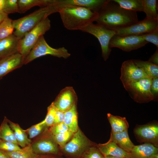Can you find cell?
<instances>
[{
	"label": "cell",
	"mask_w": 158,
	"mask_h": 158,
	"mask_svg": "<svg viewBox=\"0 0 158 158\" xmlns=\"http://www.w3.org/2000/svg\"><path fill=\"white\" fill-rule=\"evenodd\" d=\"M138 21L137 12L122 8L113 0H108L98 13L95 22L114 30L132 25Z\"/></svg>",
	"instance_id": "cell-1"
},
{
	"label": "cell",
	"mask_w": 158,
	"mask_h": 158,
	"mask_svg": "<svg viewBox=\"0 0 158 158\" xmlns=\"http://www.w3.org/2000/svg\"><path fill=\"white\" fill-rule=\"evenodd\" d=\"M58 12L64 27L70 30H80L96 21L98 16L97 12L76 6H64Z\"/></svg>",
	"instance_id": "cell-2"
},
{
	"label": "cell",
	"mask_w": 158,
	"mask_h": 158,
	"mask_svg": "<svg viewBox=\"0 0 158 158\" xmlns=\"http://www.w3.org/2000/svg\"><path fill=\"white\" fill-rule=\"evenodd\" d=\"M59 10L56 5H50L41 7L23 17L13 20V25L15 29L13 34L19 39H21L41 21L50 15L58 12Z\"/></svg>",
	"instance_id": "cell-3"
},
{
	"label": "cell",
	"mask_w": 158,
	"mask_h": 158,
	"mask_svg": "<svg viewBox=\"0 0 158 158\" xmlns=\"http://www.w3.org/2000/svg\"><path fill=\"white\" fill-rule=\"evenodd\" d=\"M51 27V21L47 17L41 21L19 40L18 52L22 55L24 59L40 37L49 30Z\"/></svg>",
	"instance_id": "cell-4"
},
{
	"label": "cell",
	"mask_w": 158,
	"mask_h": 158,
	"mask_svg": "<svg viewBox=\"0 0 158 158\" xmlns=\"http://www.w3.org/2000/svg\"><path fill=\"white\" fill-rule=\"evenodd\" d=\"M80 30L91 34L97 38L101 46L102 56L104 61H107L111 51L109 44L111 38L116 35L115 30L97 23H92Z\"/></svg>",
	"instance_id": "cell-5"
},
{
	"label": "cell",
	"mask_w": 158,
	"mask_h": 158,
	"mask_svg": "<svg viewBox=\"0 0 158 158\" xmlns=\"http://www.w3.org/2000/svg\"><path fill=\"white\" fill-rule=\"evenodd\" d=\"M47 55L66 59L70 56L71 54L64 47L54 48L51 47L42 36L40 37L25 58L24 64H28L36 59Z\"/></svg>",
	"instance_id": "cell-6"
},
{
	"label": "cell",
	"mask_w": 158,
	"mask_h": 158,
	"mask_svg": "<svg viewBox=\"0 0 158 158\" xmlns=\"http://www.w3.org/2000/svg\"><path fill=\"white\" fill-rule=\"evenodd\" d=\"M152 79L143 78L129 84L124 88L134 101L140 104L148 103L154 99L150 90Z\"/></svg>",
	"instance_id": "cell-7"
},
{
	"label": "cell",
	"mask_w": 158,
	"mask_h": 158,
	"mask_svg": "<svg viewBox=\"0 0 158 158\" xmlns=\"http://www.w3.org/2000/svg\"><path fill=\"white\" fill-rule=\"evenodd\" d=\"M137 141L151 144L158 147V122L153 121L143 125H136L133 130Z\"/></svg>",
	"instance_id": "cell-8"
},
{
	"label": "cell",
	"mask_w": 158,
	"mask_h": 158,
	"mask_svg": "<svg viewBox=\"0 0 158 158\" xmlns=\"http://www.w3.org/2000/svg\"><path fill=\"white\" fill-rule=\"evenodd\" d=\"M158 28V20L146 17L129 26L114 30L116 35H141L150 33Z\"/></svg>",
	"instance_id": "cell-9"
},
{
	"label": "cell",
	"mask_w": 158,
	"mask_h": 158,
	"mask_svg": "<svg viewBox=\"0 0 158 158\" xmlns=\"http://www.w3.org/2000/svg\"><path fill=\"white\" fill-rule=\"evenodd\" d=\"M148 43L141 35H115L110 40L109 46L111 49L116 47L129 52L140 48Z\"/></svg>",
	"instance_id": "cell-10"
},
{
	"label": "cell",
	"mask_w": 158,
	"mask_h": 158,
	"mask_svg": "<svg viewBox=\"0 0 158 158\" xmlns=\"http://www.w3.org/2000/svg\"><path fill=\"white\" fill-rule=\"evenodd\" d=\"M121 71L120 79L124 87L142 78H151L134 63L133 60L124 61L122 64Z\"/></svg>",
	"instance_id": "cell-11"
},
{
	"label": "cell",
	"mask_w": 158,
	"mask_h": 158,
	"mask_svg": "<svg viewBox=\"0 0 158 158\" xmlns=\"http://www.w3.org/2000/svg\"><path fill=\"white\" fill-rule=\"evenodd\" d=\"M90 143L80 129L74 133L70 140L62 148L68 154L81 155L90 147Z\"/></svg>",
	"instance_id": "cell-12"
},
{
	"label": "cell",
	"mask_w": 158,
	"mask_h": 158,
	"mask_svg": "<svg viewBox=\"0 0 158 158\" xmlns=\"http://www.w3.org/2000/svg\"><path fill=\"white\" fill-rule=\"evenodd\" d=\"M77 100V95L73 87L62 89L53 102L56 108L65 112L70 109Z\"/></svg>",
	"instance_id": "cell-13"
},
{
	"label": "cell",
	"mask_w": 158,
	"mask_h": 158,
	"mask_svg": "<svg viewBox=\"0 0 158 158\" xmlns=\"http://www.w3.org/2000/svg\"><path fill=\"white\" fill-rule=\"evenodd\" d=\"M108 0H54L59 10L66 6H76L89 9L98 13L104 7Z\"/></svg>",
	"instance_id": "cell-14"
},
{
	"label": "cell",
	"mask_w": 158,
	"mask_h": 158,
	"mask_svg": "<svg viewBox=\"0 0 158 158\" xmlns=\"http://www.w3.org/2000/svg\"><path fill=\"white\" fill-rule=\"evenodd\" d=\"M31 144L33 152L40 155L45 154H57L59 152L57 144L52 136L39 139Z\"/></svg>",
	"instance_id": "cell-15"
},
{
	"label": "cell",
	"mask_w": 158,
	"mask_h": 158,
	"mask_svg": "<svg viewBox=\"0 0 158 158\" xmlns=\"http://www.w3.org/2000/svg\"><path fill=\"white\" fill-rule=\"evenodd\" d=\"M24 60L19 52L0 59V78L21 67L24 64Z\"/></svg>",
	"instance_id": "cell-16"
},
{
	"label": "cell",
	"mask_w": 158,
	"mask_h": 158,
	"mask_svg": "<svg viewBox=\"0 0 158 158\" xmlns=\"http://www.w3.org/2000/svg\"><path fill=\"white\" fill-rule=\"evenodd\" d=\"M20 39L13 34L0 39V59L18 52V44Z\"/></svg>",
	"instance_id": "cell-17"
},
{
	"label": "cell",
	"mask_w": 158,
	"mask_h": 158,
	"mask_svg": "<svg viewBox=\"0 0 158 158\" xmlns=\"http://www.w3.org/2000/svg\"><path fill=\"white\" fill-rule=\"evenodd\" d=\"M130 153V158H154L158 154V148L151 144L143 143L135 145Z\"/></svg>",
	"instance_id": "cell-18"
},
{
	"label": "cell",
	"mask_w": 158,
	"mask_h": 158,
	"mask_svg": "<svg viewBox=\"0 0 158 158\" xmlns=\"http://www.w3.org/2000/svg\"><path fill=\"white\" fill-rule=\"evenodd\" d=\"M97 146L104 157L111 156L130 158V153L123 150L114 142L109 140L107 142L104 144H99Z\"/></svg>",
	"instance_id": "cell-19"
},
{
	"label": "cell",
	"mask_w": 158,
	"mask_h": 158,
	"mask_svg": "<svg viewBox=\"0 0 158 158\" xmlns=\"http://www.w3.org/2000/svg\"><path fill=\"white\" fill-rule=\"evenodd\" d=\"M109 140L114 142L121 149L129 153L135 146L130 138L128 130L115 133H111Z\"/></svg>",
	"instance_id": "cell-20"
},
{
	"label": "cell",
	"mask_w": 158,
	"mask_h": 158,
	"mask_svg": "<svg viewBox=\"0 0 158 158\" xmlns=\"http://www.w3.org/2000/svg\"><path fill=\"white\" fill-rule=\"evenodd\" d=\"M107 118L111 126V133H115L128 130L129 125L126 118L107 114Z\"/></svg>",
	"instance_id": "cell-21"
},
{
	"label": "cell",
	"mask_w": 158,
	"mask_h": 158,
	"mask_svg": "<svg viewBox=\"0 0 158 158\" xmlns=\"http://www.w3.org/2000/svg\"><path fill=\"white\" fill-rule=\"evenodd\" d=\"M68 129L75 133L79 129L78 122V114L76 104L69 110L64 112L63 122Z\"/></svg>",
	"instance_id": "cell-22"
},
{
	"label": "cell",
	"mask_w": 158,
	"mask_h": 158,
	"mask_svg": "<svg viewBox=\"0 0 158 158\" xmlns=\"http://www.w3.org/2000/svg\"><path fill=\"white\" fill-rule=\"evenodd\" d=\"M8 122L14 133L18 145L23 148L31 144V140L28 137L26 132L18 124L8 119Z\"/></svg>",
	"instance_id": "cell-23"
},
{
	"label": "cell",
	"mask_w": 158,
	"mask_h": 158,
	"mask_svg": "<svg viewBox=\"0 0 158 158\" xmlns=\"http://www.w3.org/2000/svg\"><path fill=\"white\" fill-rule=\"evenodd\" d=\"M53 0H18L19 13H24L36 6L41 7L52 5Z\"/></svg>",
	"instance_id": "cell-24"
},
{
	"label": "cell",
	"mask_w": 158,
	"mask_h": 158,
	"mask_svg": "<svg viewBox=\"0 0 158 158\" xmlns=\"http://www.w3.org/2000/svg\"><path fill=\"white\" fill-rule=\"evenodd\" d=\"M8 119L5 117L0 126V139L18 145L14 133L8 124Z\"/></svg>",
	"instance_id": "cell-25"
},
{
	"label": "cell",
	"mask_w": 158,
	"mask_h": 158,
	"mask_svg": "<svg viewBox=\"0 0 158 158\" xmlns=\"http://www.w3.org/2000/svg\"><path fill=\"white\" fill-rule=\"evenodd\" d=\"M134 63L141 68L150 78L158 77V66L148 61L133 60Z\"/></svg>",
	"instance_id": "cell-26"
},
{
	"label": "cell",
	"mask_w": 158,
	"mask_h": 158,
	"mask_svg": "<svg viewBox=\"0 0 158 158\" xmlns=\"http://www.w3.org/2000/svg\"><path fill=\"white\" fill-rule=\"evenodd\" d=\"M10 158H40V155L33 151L31 144L21 149L11 152H5Z\"/></svg>",
	"instance_id": "cell-27"
},
{
	"label": "cell",
	"mask_w": 158,
	"mask_h": 158,
	"mask_svg": "<svg viewBox=\"0 0 158 158\" xmlns=\"http://www.w3.org/2000/svg\"><path fill=\"white\" fill-rule=\"evenodd\" d=\"M157 0H142L143 12L147 18L158 20Z\"/></svg>",
	"instance_id": "cell-28"
},
{
	"label": "cell",
	"mask_w": 158,
	"mask_h": 158,
	"mask_svg": "<svg viewBox=\"0 0 158 158\" xmlns=\"http://www.w3.org/2000/svg\"><path fill=\"white\" fill-rule=\"evenodd\" d=\"M121 7L130 11L137 12L143 11L142 0H113Z\"/></svg>",
	"instance_id": "cell-29"
},
{
	"label": "cell",
	"mask_w": 158,
	"mask_h": 158,
	"mask_svg": "<svg viewBox=\"0 0 158 158\" xmlns=\"http://www.w3.org/2000/svg\"><path fill=\"white\" fill-rule=\"evenodd\" d=\"M13 20L8 17L0 24V39L6 37L13 34L14 29Z\"/></svg>",
	"instance_id": "cell-30"
},
{
	"label": "cell",
	"mask_w": 158,
	"mask_h": 158,
	"mask_svg": "<svg viewBox=\"0 0 158 158\" xmlns=\"http://www.w3.org/2000/svg\"><path fill=\"white\" fill-rule=\"evenodd\" d=\"M73 134V132L68 130L55 135H52L57 144L63 148L72 138Z\"/></svg>",
	"instance_id": "cell-31"
},
{
	"label": "cell",
	"mask_w": 158,
	"mask_h": 158,
	"mask_svg": "<svg viewBox=\"0 0 158 158\" xmlns=\"http://www.w3.org/2000/svg\"><path fill=\"white\" fill-rule=\"evenodd\" d=\"M46 126L43 121L25 130L28 134L29 138L32 139L40 134Z\"/></svg>",
	"instance_id": "cell-32"
},
{
	"label": "cell",
	"mask_w": 158,
	"mask_h": 158,
	"mask_svg": "<svg viewBox=\"0 0 158 158\" xmlns=\"http://www.w3.org/2000/svg\"><path fill=\"white\" fill-rule=\"evenodd\" d=\"M81 158H104V156L99 151L97 146L89 147L81 155Z\"/></svg>",
	"instance_id": "cell-33"
},
{
	"label": "cell",
	"mask_w": 158,
	"mask_h": 158,
	"mask_svg": "<svg viewBox=\"0 0 158 158\" xmlns=\"http://www.w3.org/2000/svg\"><path fill=\"white\" fill-rule=\"evenodd\" d=\"M56 108L53 102L48 107L47 113L44 119L43 120L47 126H53Z\"/></svg>",
	"instance_id": "cell-34"
},
{
	"label": "cell",
	"mask_w": 158,
	"mask_h": 158,
	"mask_svg": "<svg viewBox=\"0 0 158 158\" xmlns=\"http://www.w3.org/2000/svg\"><path fill=\"white\" fill-rule=\"evenodd\" d=\"M3 11L8 15L11 13H18V0H6L5 6Z\"/></svg>",
	"instance_id": "cell-35"
},
{
	"label": "cell",
	"mask_w": 158,
	"mask_h": 158,
	"mask_svg": "<svg viewBox=\"0 0 158 158\" xmlns=\"http://www.w3.org/2000/svg\"><path fill=\"white\" fill-rule=\"evenodd\" d=\"M21 148L15 143L5 141L0 139V150L5 152H11L19 150Z\"/></svg>",
	"instance_id": "cell-36"
},
{
	"label": "cell",
	"mask_w": 158,
	"mask_h": 158,
	"mask_svg": "<svg viewBox=\"0 0 158 158\" xmlns=\"http://www.w3.org/2000/svg\"><path fill=\"white\" fill-rule=\"evenodd\" d=\"M141 36L144 40L153 44L158 48V28L150 33Z\"/></svg>",
	"instance_id": "cell-37"
},
{
	"label": "cell",
	"mask_w": 158,
	"mask_h": 158,
	"mask_svg": "<svg viewBox=\"0 0 158 158\" xmlns=\"http://www.w3.org/2000/svg\"><path fill=\"white\" fill-rule=\"evenodd\" d=\"M69 130L63 122L50 127L49 131L52 135H55Z\"/></svg>",
	"instance_id": "cell-38"
},
{
	"label": "cell",
	"mask_w": 158,
	"mask_h": 158,
	"mask_svg": "<svg viewBox=\"0 0 158 158\" xmlns=\"http://www.w3.org/2000/svg\"><path fill=\"white\" fill-rule=\"evenodd\" d=\"M150 90L153 97V100L157 101L158 96V77L152 78Z\"/></svg>",
	"instance_id": "cell-39"
},
{
	"label": "cell",
	"mask_w": 158,
	"mask_h": 158,
	"mask_svg": "<svg viewBox=\"0 0 158 158\" xmlns=\"http://www.w3.org/2000/svg\"><path fill=\"white\" fill-rule=\"evenodd\" d=\"M64 112L56 109L53 125H55L63 122Z\"/></svg>",
	"instance_id": "cell-40"
},
{
	"label": "cell",
	"mask_w": 158,
	"mask_h": 158,
	"mask_svg": "<svg viewBox=\"0 0 158 158\" xmlns=\"http://www.w3.org/2000/svg\"><path fill=\"white\" fill-rule=\"evenodd\" d=\"M158 48H157V50L154 54L151 56L149 59L148 61L158 66Z\"/></svg>",
	"instance_id": "cell-41"
},
{
	"label": "cell",
	"mask_w": 158,
	"mask_h": 158,
	"mask_svg": "<svg viewBox=\"0 0 158 158\" xmlns=\"http://www.w3.org/2000/svg\"><path fill=\"white\" fill-rule=\"evenodd\" d=\"M8 17V14L3 11H0V24Z\"/></svg>",
	"instance_id": "cell-42"
},
{
	"label": "cell",
	"mask_w": 158,
	"mask_h": 158,
	"mask_svg": "<svg viewBox=\"0 0 158 158\" xmlns=\"http://www.w3.org/2000/svg\"><path fill=\"white\" fill-rule=\"evenodd\" d=\"M0 158H10L5 152L0 150Z\"/></svg>",
	"instance_id": "cell-43"
},
{
	"label": "cell",
	"mask_w": 158,
	"mask_h": 158,
	"mask_svg": "<svg viewBox=\"0 0 158 158\" xmlns=\"http://www.w3.org/2000/svg\"><path fill=\"white\" fill-rule=\"evenodd\" d=\"M6 0H0V11H3L5 6Z\"/></svg>",
	"instance_id": "cell-44"
},
{
	"label": "cell",
	"mask_w": 158,
	"mask_h": 158,
	"mask_svg": "<svg viewBox=\"0 0 158 158\" xmlns=\"http://www.w3.org/2000/svg\"><path fill=\"white\" fill-rule=\"evenodd\" d=\"M104 158H127L121 156H107L104 157Z\"/></svg>",
	"instance_id": "cell-45"
},
{
	"label": "cell",
	"mask_w": 158,
	"mask_h": 158,
	"mask_svg": "<svg viewBox=\"0 0 158 158\" xmlns=\"http://www.w3.org/2000/svg\"><path fill=\"white\" fill-rule=\"evenodd\" d=\"M154 158H158V154H156L154 157Z\"/></svg>",
	"instance_id": "cell-46"
},
{
	"label": "cell",
	"mask_w": 158,
	"mask_h": 158,
	"mask_svg": "<svg viewBox=\"0 0 158 158\" xmlns=\"http://www.w3.org/2000/svg\"><path fill=\"white\" fill-rule=\"evenodd\" d=\"M40 158H41V157H40Z\"/></svg>",
	"instance_id": "cell-47"
}]
</instances>
